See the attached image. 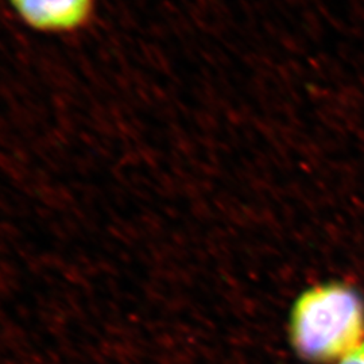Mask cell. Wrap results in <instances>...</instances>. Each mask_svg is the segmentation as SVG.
<instances>
[{
  "label": "cell",
  "instance_id": "obj_3",
  "mask_svg": "<svg viewBox=\"0 0 364 364\" xmlns=\"http://www.w3.org/2000/svg\"><path fill=\"white\" fill-rule=\"evenodd\" d=\"M338 364H364V341L346 353Z\"/></svg>",
  "mask_w": 364,
  "mask_h": 364
},
{
  "label": "cell",
  "instance_id": "obj_2",
  "mask_svg": "<svg viewBox=\"0 0 364 364\" xmlns=\"http://www.w3.org/2000/svg\"><path fill=\"white\" fill-rule=\"evenodd\" d=\"M27 26L42 33H72L88 25L96 0H9Z\"/></svg>",
  "mask_w": 364,
  "mask_h": 364
},
{
  "label": "cell",
  "instance_id": "obj_1",
  "mask_svg": "<svg viewBox=\"0 0 364 364\" xmlns=\"http://www.w3.org/2000/svg\"><path fill=\"white\" fill-rule=\"evenodd\" d=\"M290 336L296 351L308 360L341 359L362 343L363 301L340 284L312 287L294 304Z\"/></svg>",
  "mask_w": 364,
  "mask_h": 364
}]
</instances>
